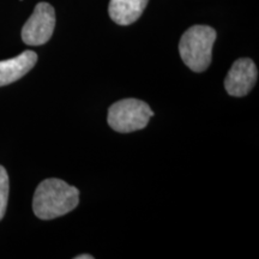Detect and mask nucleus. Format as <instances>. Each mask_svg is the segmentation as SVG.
<instances>
[{
    "label": "nucleus",
    "instance_id": "4",
    "mask_svg": "<svg viewBox=\"0 0 259 259\" xmlns=\"http://www.w3.org/2000/svg\"><path fill=\"white\" fill-rule=\"evenodd\" d=\"M56 28V11L48 3H38L22 28V40L29 46L47 44Z\"/></svg>",
    "mask_w": 259,
    "mask_h": 259
},
{
    "label": "nucleus",
    "instance_id": "5",
    "mask_svg": "<svg viewBox=\"0 0 259 259\" xmlns=\"http://www.w3.org/2000/svg\"><path fill=\"white\" fill-rule=\"evenodd\" d=\"M258 78V70L253 60L240 58L232 65L225 79V88L231 96L242 97L247 95Z\"/></svg>",
    "mask_w": 259,
    "mask_h": 259
},
{
    "label": "nucleus",
    "instance_id": "6",
    "mask_svg": "<svg viewBox=\"0 0 259 259\" xmlns=\"http://www.w3.org/2000/svg\"><path fill=\"white\" fill-rule=\"evenodd\" d=\"M37 61V54L24 51L19 56L0 61V87L9 85L24 77Z\"/></svg>",
    "mask_w": 259,
    "mask_h": 259
},
{
    "label": "nucleus",
    "instance_id": "7",
    "mask_svg": "<svg viewBox=\"0 0 259 259\" xmlns=\"http://www.w3.org/2000/svg\"><path fill=\"white\" fill-rule=\"evenodd\" d=\"M149 0H111L109 17L119 25H130L141 17Z\"/></svg>",
    "mask_w": 259,
    "mask_h": 259
},
{
    "label": "nucleus",
    "instance_id": "2",
    "mask_svg": "<svg viewBox=\"0 0 259 259\" xmlns=\"http://www.w3.org/2000/svg\"><path fill=\"white\" fill-rule=\"evenodd\" d=\"M216 36L215 29L208 25H193L183 34L179 44L180 57L193 72H203L209 67Z\"/></svg>",
    "mask_w": 259,
    "mask_h": 259
},
{
    "label": "nucleus",
    "instance_id": "8",
    "mask_svg": "<svg viewBox=\"0 0 259 259\" xmlns=\"http://www.w3.org/2000/svg\"><path fill=\"white\" fill-rule=\"evenodd\" d=\"M9 191H10V180L8 171L3 166H0V221L5 216L6 206H8L9 200Z\"/></svg>",
    "mask_w": 259,
    "mask_h": 259
},
{
    "label": "nucleus",
    "instance_id": "9",
    "mask_svg": "<svg viewBox=\"0 0 259 259\" xmlns=\"http://www.w3.org/2000/svg\"><path fill=\"white\" fill-rule=\"evenodd\" d=\"M94 257L92 254H80V255H77V257H74V259H93Z\"/></svg>",
    "mask_w": 259,
    "mask_h": 259
},
{
    "label": "nucleus",
    "instance_id": "3",
    "mask_svg": "<svg viewBox=\"0 0 259 259\" xmlns=\"http://www.w3.org/2000/svg\"><path fill=\"white\" fill-rule=\"evenodd\" d=\"M154 112L142 100L124 99L115 102L108 109L107 121L116 132L128 134L144 128Z\"/></svg>",
    "mask_w": 259,
    "mask_h": 259
},
{
    "label": "nucleus",
    "instance_id": "1",
    "mask_svg": "<svg viewBox=\"0 0 259 259\" xmlns=\"http://www.w3.org/2000/svg\"><path fill=\"white\" fill-rule=\"evenodd\" d=\"M79 203V191L56 178L44 180L37 186L32 198V210L41 220H53L76 209Z\"/></svg>",
    "mask_w": 259,
    "mask_h": 259
}]
</instances>
